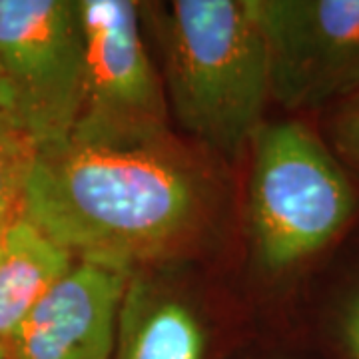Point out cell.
I'll use <instances>...</instances> for the list:
<instances>
[{
	"label": "cell",
	"mask_w": 359,
	"mask_h": 359,
	"mask_svg": "<svg viewBox=\"0 0 359 359\" xmlns=\"http://www.w3.org/2000/svg\"><path fill=\"white\" fill-rule=\"evenodd\" d=\"M208 208L205 174L170 134L134 144L70 138L39 150L22 218L74 259L134 273L190 244Z\"/></svg>",
	"instance_id": "1"
},
{
	"label": "cell",
	"mask_w": 359,
	"mask_h": 359,
	"mask_svg": "<svg viewBox=\"0 0 359 359\" xmlns=\"http://www.w3.org/2000/svg\"><path fill=\"white\" fill-rule=\"evenodd\" d=\"M160 48L174 114L212 152L240 158L269 98L268 56L245 0L140 4Z\"/></svg>",
	"instance_id": "2"
},
{
	"label": "cell",
	"mask_w": 359,
	"mask_h": 359,
	"mask_svg": "<svg viewBox=\"0 0 359 359\" xmlns=\"http://www.w3.org/2000/svg\"><path fill=\"white\" fill-rule=\"evenodd\" d=\"M250 224L259 262L282 271L344 230L355 192L323 142L299 122L264 124L252 140Z\"/></svg>",
	"instance_id": "3"
},
{
	"label": "cell",
	"mask_w": 359,
	"mask_h": 359,
	"mask_svg": "<svg viewBox=\"0 0 359 359\" xmlns=\"http://www.w3.org/2000/svg\"><path fill=\"white\" fill-rule=\"evenodd\" d=\"M84 65L80 0H0V110L39 150L70 140Z\"/></svg>",
	"instance_id": "4"
},
{
	"label": "cell",
	"mask_w": 359,
	"mask_h": 359,
	"mask_svg": "<svg viewBox=\"0 0 359 359\" xmlns=\"http://www.w3.org/2000/svg\"><path fill=\"white\" fill-rule=\"evenodd\" d=\"M84 92L72 140L134 144L168 136V96L140 32V4L80 0Z\"/></svg>",
	"instance_id": "5"
},
{
	"label": "cell",
	"mask_w": 359,
	"mask_h": 359,
	"mask_svg": "<svg viewBox=\"0 0 359 359\" xmlns=\"http://www.w3.org/2000/svg\"><path fill=\"white\" fill-rule=\"evenodd\" d=\"M268 56L269 96L311 110L359 92V0H245Z\"/></svg>",
	"instance_id": "6"
},
{
	"label": "cell",
	"mask_w": 359,
	"mask_h": 359,
	"mask_svg": "<svg viewBox=\"0 0 359 359\" xmlns=\"http://www.w3.org/2000/svg\"><path fill=\"white\" fill-rule=\"evenodd\" d=\"M134 273L76 259L6 344V359H112Z\"/></svg>",
	"instance_id": "7"
},
{
	"label": "cell",
	"mask_w": 359,
	"mask_h": 359,
	"mask_svg": "<svg viewBox=\"0 0 359 359\" xmlns=\"http://www.w3.org/2000/svg\"><path fill=\"white\" fill-rule=\"evenodd\" d=\"M205 334L190 306L132 276L112 359H204Z\"/></svg>",
	"instance_id": "8"
},
{
	"label": "cell",
	"mask_w": 359,
	"mask_h": 359,
	"mask_svg": "<svg viewBox=\"0 0 359 359\" xmlns=\"http://www.w3.org/2000/svg\"><path fill=\"white\" fill-rule=\"evenodd\" d=\"M74 262L25 218L8 228L0 250V346L6 349L26 316Z\"/></svg>",
	"instance_id": "9"
},
{
	"label": "cell",
	"mask_w": 359,
	"mask_h": 359,
	"mask_svg": "<svg viewBox=\"0 0 359 359\" xmlns=\"http://www.w3.org/2000/svg\"><path fill=\"white\" fill-rule=\"evenodd\" d=\"M39 156V146L0 110V226L22 218L28 178Z\"/></svg>",
	"instance_id": "10"
},
{
	"label": "cell",
	"mask_w": 359,
	"mask_h": 359,
	"mask_svg": "<svg viewBox=\"0 0 359 359\" xmlns=\"http://www.w3.org/2000/svg\"><path fill=\"white\" fill-rule=\"evenodd\" d=\"M330 132L335 148L359 170V92L339 102Z\"/></svg>",
	"instance_id": "11"
},
{
	"label": "cell",
	"mask_w": 359,
	"mask_h": 359,
	"mask_svg": "<svg viewBox=\"0 0 359 359\" xmlns=\"http://www.w3.org/2000/svg\"><path fill=\"white\" fill-rule=\"evenodd\" d=\"M344 341L349 359H359V295H355L344 316Z\"/></svg>",
	"instance_id": "12"
},
{
	"label": "cell",
	"mask_w": 359,
	"mask_h": 359,
	"mask_svg": "<svg viewBox=\"0 0 359 359\" xmlns=\"http://www.w3.org/2000/svg\"><path fill=\"white\" fill-rule=\"evenodd\" d=\"M8 228H11V226H0V250H2V244H4V238H6Z\"/></svg>",
	"instance_id": "13"
},
{
	"label": "cell",
	"mask_w": 359,
	"mask_h": 359,
	"mask_svg": "<svg viewBox=\"0 0 359 359\" xmlns=\"http://www.w3.org/2000/svg\"><path fill=\"white\" fill-rule=\"evenodd\" d=\"M0 359H6V349L0 346Z\"/></svg>",
	"instance_id": "14"
},
{
	"label": "cell",
	"mask_w": 359,
	"mask_h": 359,
	"mask_svg": "<svg viewBox=\"0 0 359 359\" xmlns=\"http://www.w3.org/2000/svg\"><path fill=\"white\" fill-rule=\"evenodd\" d=\"M0 80H2V72H0Z\"/></svg>",
	"instance_id": "15"
}]
</instances>
